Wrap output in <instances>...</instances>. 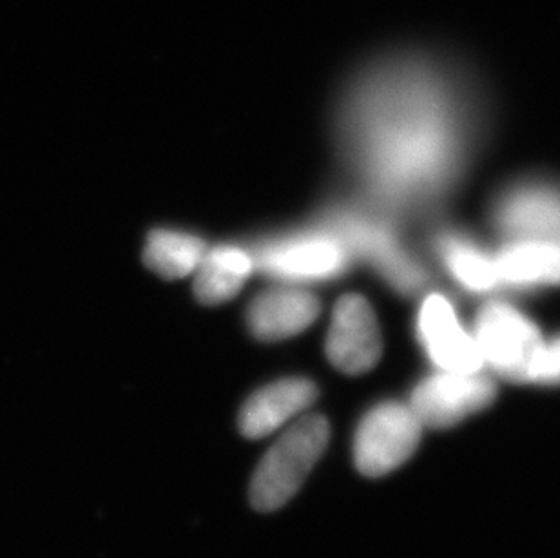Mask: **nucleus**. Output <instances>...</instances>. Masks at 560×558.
<instances>
[{
	"instance_id": "3",
	"label": "nucleus",
	"mask_w": 560,
	"mask_h": 558,
	"mask_svg": "<svg viewBox=\"0 0 560 558\" xmlns=\"http://www.w3.org/2000/svg\"><path fill=\"white\" fill-rule=\"evenodd\" d=\"M423 428L410 405L383 403L375 406L355 433V466L366 477L390 474L412 457Z\"/></svg>"
},
{
	"instance_id": "5",
	"label": "nucleus",
	"mask_w": 560,
	"mask_h": 558,
	"mask_svg": "<svg viewBox=\"0 0 560 558\" xmlns=\"http://www.w3.org/2000/svg\"><path fill=\"white\" fill-rule=\"evenodd\" d=\"M325 350L330 363L343 374H365L377 364L383 339L374 311L363 295L347 294L336 303Z\"/></svg>"
},
{
	"instance_id": "7",
	"label": "nucleus",
	"mask_w": 560,
	"mask_h": 558,
	"mask_svg": "<svg viewBox=\"0 0 560 558\" xmlns=\"http://www.w3.org/2000/svg\"><path fill=\"white\" fill-rule=\"evenodd\" d=\"M316 397V386L303 377L265 386L245 403L240 414V430L245 438H265L307 410Z\"/></svg>"
},
{
	"instance_id": "4",
	"label": "nucleus",
	"mask_w": 560,
	"mask_h": 558,
	"mask_svg": "<svg viewBox=\"0 0 560 558\" xmlns=\"http://www.w3.org/2000/svg\"><path fill=\"white\" fill-rule=\"evenodd\" d=\"M495 397L498 385L490 375L482 374V370H441L418 385L410 399V408L423 427L446 430L485 410Z\"/></svg>"
},
{
	"instance_id": "2",
	"label": "nucleus",
	"mask_w": 560,
	"mask_h": 558,
	"mask_svg": "<svg viewBox=\"0 0 560 558\" xmlns=\"http://www.w3.org/2000/svg\"><path fill=\"white\" fill-rule=\"evenodd\" d=\"M477 347L493 372L518 385H534L535 369L546 341L539 328L521 312L502 303H490L477 317Z\"/></svg>"
},
{
	"instance_id": "11",
	"label": "nucleus",
	"mask_w": 560,
	"mask_h": 558,
	"mask_svg": "<svg viewBox=\"0 0 560 558\" xmlns=\"http://www.w3.org/2000/svg\"><path fill=\"white\" fill-rule=\"evenodd\" d=\"M499 279L512 283L560 284V243L524 242L502 251L495 259Z\"/></svg>"
},
{
	"instance_id": "14",
	"label": "nucleus",
	"mask_w": 560,
	"mask_h": 558,
	"mask_svg": "<svg viewBox=\"0 0 560 558\" xmlns=\"http://www.w3.org/2000/svg\"><path fill=\"white\" fill-rule=\"evenodd\" d=\"M446 264L455 278L463 281L468 289L488 290L499 281L495 261L485 258L476 248L463 242H448L444 247Z\"/></svg>"
},
{
	"instance_id": "9",
	"label": "nucleus",
	"mask_w": 560,
	"mask_h": 558,
	"mask_svg": "<svg viewBox=\"0 0 560 558\" xmlns=\"http://www.w3.org/2000/svg\"><path fill=\"white\" fill-rule=\"evenodd\" d=\"M253 272V259L242 248L222 245L207 248L196 269L195 295L203 305L233 300Z\"/></svg>"
},
{
	"instance_id": "10",
	"label": "nucleus",
	"mask_w": 560,
	"mask_h": 558,
	"mask_svg": "<svg viewBox=\"0 0 560 558\" xmlns=\"http://www.w3.org/2000/svg\"><path fill=\"white\" fill-rule=\"evenodd\" d=\"M206 243L186 232L156 229L143 248V264L165 279H182L192 275L206 256Z\"/></svg>"
},
{
	"instance_id": "15",
	"label": "nucleus",
	"mask_w": 560,
	"mask_h": 558,
	"mask_svg": "<svg viewBox=\"0 0 560 558\" xmlns=\"http://www.w3.org/2000/svg\"><path fill=\"white\" fill-rule=\"evenodd\" d=\"M534 385H560V336L546 342L535 369Z\"/></svg>"
},
{
	"instance_id": "12",
	"label": "nucleus",
	"mask_w": 560,
	"mask_h": 558,
	"mask_svg": "<svg viewBox=\"0 0 560 558\" xmlns=\"http://www.w3.org/2000/svg\"><path fill=\"white\" fill-rule=\"evenodd\" d=\"M343 264L338 245L327 240H307L270 248L261 258V267L285 276L332 275Z\"/></svg>"
},
{
	"instance_id": "1",
	"label": "nucleus",
	"mask_w": 560,
	"mask_h": 558,
	"mask_svg": "<svg viewBox=\"0 0 560 558\" xmlns=\"http://www.w3.org/2000/svg\"><path fill=\"white\" fill-rule=\"evenodd\" d=\"M328 422L305 416L294 422L261 458L250 480V502L259 511H275L296 496L328 444Z\"/></svg>"
},
{
	"instance_id": "13",
	"label": "nucleus",
	"mask_w": 560,
	"mask_h": 558,
	"mask_svg": "<svg viewBox=\"0 0 560 558\" xmlns=\"http://www.w3.org/2000/svg\"><path fill=\"white\" fill-rule=\"evenodd\" d=\"M502 223L524 236L560 243V200L548 193H523L502 207Z\"/></svg>"
},
{
	"instance_id": "6",
	"label": "nucleus",
	"mask_w": 560,
	"mask_h": 558,
	"mask_svg": "<svg viewBox=\"0 0 560 558\" xmlns=\"http://www.w3.org/2000/svg\"><path fill=\"white\" fill-rule=\"evenodd\" d=\"M419 334L439 369L448 372L482 370L485 361L476 337L465 333L455 317L454 309L441 295H429L421 306Z\"/></svg>"
},
{
	"instance_id": "8",
	"label": "nucleus",
	"mask_w": 560,
	"mask_h": 558,
	"mask_svg": "<svg viewBox=\"0 0 560 558\" xmlns=\"http://www.w3.org/2000/svg\"><path fill=\"white\" fill-rule=\"evenodd\" d=\"M319 301L296 289H272L259 294L247 311L250 333L264 341H280L311 327Z\"/></svg>"
}]
</instances>
